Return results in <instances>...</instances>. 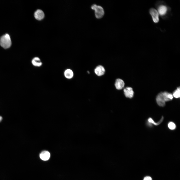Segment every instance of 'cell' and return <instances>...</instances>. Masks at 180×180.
Masks as SVG:
<instances>
[{"label": "cell", "mask_w": 180, "mask_h": 180, "mask_svg": "<svg viewBox=\"0 0 180 180\" xmlns=\"http://www.w3.org/2000/svg\"><path fill=\"white\" fill-rule=\"evenodd\" d=\"M12 42L10 35L6 34L2 36L0 38V45L5 49L10 48L12 45Z\"/></svg>", "instance_id": "obj_1"}, {"label": "cell", "mask_w": 180, "mask_h": 180, "mask_svg": "<svg viewBox=\"0 0 180 180\" xmlns=\"http://www.w3.org/2000/svg\"><path fill=\"white\" fill-rule=\"evenodd\" d=\"M91 8L94 11L95 16L96 18L101 19L104 16V10L103 8L101 6L94 4L91 6Z\"/></svg>", "instance_id": "obj_2"}, {"label": "cell", "mask_w": 180, "mask_h": 180, "mask_svg": "<svg viewBox=\"0 0 180 180\" xmlns=\"http://www.w3.org/2000/svg\"><path fill=\"white\" fill-rule=\"evenodd\" d=\"M156 100L157 103L159 106L162 107L165 106L166 102L163 97L162 92H161L158 94Z\"/></svg>", "instance_id": "obj_3"}, {"label": "cell", "mask_w": 180, "mask_h": 180, "mask_svg": "<svg viewBox=\"0 0 180 180\" xmlns=\"http://www.w3.org/2000/svg\"><path fill=\"white\" fill-rule=\"evenodd\" d=\"M150 13L154 22L155 23L158 22L159 20V14L158 12L155 9L152 8L150 10Z\"/></svg>", "instance_id": "obj_4"}, {"label": "cell", "mask_w": 180, "mask_h": 180, "mask_svg": "<svg viewBox=\"0 0 180 180\" xmlns=\"http://www.w3.org/2000/svg\"><path fill=\"white\" fill-rule=\"evenodd\" d=\"M124 95L126 98H132L134 96V92L132 88L126 87L124 89Z\"/></svg>", "instance_id": "obj_5"}, {"label": "cell", "mask_w": 180, "mask_h": 180, "mask_svg": "<svg viewBox=\"0 0 180 180\" xmlns=\"http://www.w3.org/2000/svg\"><path fill=\"white\" fill-rule=\"evenodd\" d=\"M34 16L37 20H41L44 18L45 14L43 11L41 10H38L34 12Z\"/></svg>", "instance_id": "obj_6"}, {"label": "cell", "mask_w": 180, "mask_h": 180, "mask_svg": "<svg viewBox=\"0 0 180 180\" xmlns=\"http://www.w3.org/2000/svg\"><path fill=\"white\" fill-rule=\"evenodd\" d=\"M96 74L98 76L104 75L105 72V69L104 67L101 65L98 66L94 70Z\"/></svg>", "instance_id": "obj_7"}, {"label": "cell", "mask_w": 180, "mask_h": 180, "mask_svg": "<svg viewBox=\"0 0 180 180\" xmlns=\"http://www.w3.org/2000/svg\"><path fill=\"white\" fill-rule=\"evenodd\" d=\"M125 83L122 80L118 78L116 80L115 85L116 88L118 90H120L124 87Z\"/></svg>", "instance_id": "obj_8"}, {"label": "cell", "mask_w": 180, "mask_h": 180, "mask_svg": "<svg viewBox=\"0 0 180 180\" xmlns=\"http://www.w3.org/2000/svg\"><path fill=\"white\" fill-rule=\"evenodd\" d=\"M50 156V154L48 152L44 151L40 153V157L42 160L45 161L49 159Z\"/></svg>", "instance_id": "obj_9"}, {"label": "cell", "mask_w": 180, "mask_h": 180, "mask_svg": "<svg viewBox=\"0 0 180 180\" xmlns=\"http://www.w3.org/2000/svg\"><path fill=\"white\" fill-rule=\"evenodd\" d=\"M32 63L34 66L39 67L42 66V63L40 59L38 57L34 58L32 60Z\"/></svg>", "instance_id": "obj_10"}, {"label": "cell", "mask_w": 180, "mask_h": 180, "mask_svg": "<svg viewBox=\"0 0 180 180\" xmlns=\"http://www.w3.org/2000/svg\"><path fill=\"white\" fill-rule=\"evenodd\" d=\"M162 92L163 97L165 102L170 101L172 100L173 96L172 94L167 92Z\"/></svg>", "instance_id": "obj_11"}, {"label": "cell", "mask_w": 180, "mask_h": 180, "mask_svg": "<svg viewBox=\"0 0 180 180\" xmlns=\"http://www.w3.org/2000/svg\"><path fill=\"white\" fill-rule=\"evenodd\" d=\"M167 11L166 7L164 5L160 6L158 9V12L160 15L163 16L166 14Z\"/></svg>", "instance_id": "obj_12"}, {"label": "cell", "mask_w": 180, "mask_h": 180, "mask_svg": "<svg viewBox=\"0 0 180 180\" xmlns=\"http://www.w3.org/2000/svg\"><path fill=\"white\" fill-rule=\"evenodd\" d=\"M64 75L66 78L68 79H70L73 77L74 73L71 70L68 69L66 70L65 71Z\"/></svg>", "instance_id": "obj_13"}, {"label": "cell", "mask_w": 180, "mask_h": 180, "mask_svg": "<svg viewBox=\"0 0 180 180\" xmlns=\"http://www.w3.org/2000/svg\"><path fill=\"white\" fill-rule=\"evenodd\" d=\"M164 119V118L163 116H162L160 120L158 122H156L152 118H150L148 119V121L149 123L155 126H157L160 124L162 122Z\"/></svg>", "instance_id": "obj_14"}, {"label": "cell", "mask_w": 180, "mask_h": 180, "mask_svg": "<svg viewBox=\"0 0 180 180\" xmlns=\"http://www.w3.org/2000/svg\"><path fill=\"white\" fill-rule=\"evenodd\" d=\"M180 87L177 88L173 93V96L176 98H180Z\"/></svg>", "instance_id": "obj_15"}, {"label": "cell", "mask_w": 180, "mask_h": 180, "mask_svg": "<svg viewBox=\"0 0 180 180\" xmlns=\"http://www.w3.org/2000/svg\"><path fill=\"white\" fill-rule=\"evenodd\" d=\"M168 126L169 128L171 130H174L176 128V124L172 122H170L168 124Z\"/></svg>", "instance_id": "obj_16"}, {"label": "cell", "mask_w": 180, "mask_h": 180, "mask_svg": "<svg viewBox=\"0 0 180 180\" xmlns=\"http://www.w3.org/2000/svg\"><path fill=\"white\" fill-rule=\"evenodd\" d=\"M144 180H152V179L150 176H146L144 178Z\"/></svg>", "instance_id": "obj_17"}]
</instances>
